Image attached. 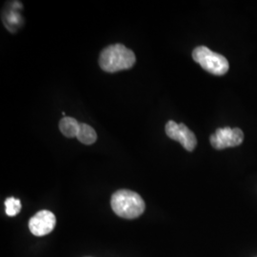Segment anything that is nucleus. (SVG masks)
<instances>
[{"label": "nucleus", "instance_id": "obj_5", "mask_svg": "<svg viewBox=\"0 0 257 257\" xmlns=\"http://www.w3.org/2000/svg\"><path fill=\"white\" fill-rule=\"evenodd\" d=\"M165 131L169 138L179 142L185 150L193 152L196 147L197 140L194 134L183 123L177 124L175 121L170 120L166 124Z\"/></svg>", "mask_w": 257, "mask_h": 257}, {"label": "nucleus", "instance_id": "obj_4", "mask_svg": "<svg viewBox=\"0 0 257 257\" xmlns=\"http://www.w3.org/2000/svg\"><path fill=\"white\" fill-rule=\"evenodd\" d=\"M244 140V134L239 128L230 127L217 128L210 138L211 146L216 150H223L226 148L236 147L242 144Z\"/></svg>", "mask_w": 257, "mask_h": 257}, {"label": "nucleus", "instance_id": "obj_7", "mask_svg": "<svg viewBox=\"0 0 257 257\" xmlns=\"http://www.w3.org/2000/svg\"><path fill=\"white\" fill-rule=\"evenodd\" d=\"M79 126L80 123L77 120L69 116H65L59 122V130L66 138H76Z\"/></svg>", "mask_w": 257, "mask_h": 257}, {"label": "nucleus", "instance_id": "obj_1", "mask_svg": "<svg viewBox=\"0 0 257 257\" xmlns=\"http://www.w3.org/2000/svg\"><path fill=\"white\" fill-rule=\"evenodd\" d=\"M136 63V55L122 44H114L102 50L99 56L100 68L106 73H117L131 69Z\"/></svg>", "mask_w": 257, "mask_h": 257}, {"label": "nucleus", "instance_id": "obj_6", "mask_svg": "<svg viewBox=\"0 0 257 257\" xmlns=\"http://www.w3.org/2000/svg\"><path fill=\"white\" fill-rule=\"evenodd\" d=\"M56 224L55 215L52 211L42 210L38 211L29 221V229L36 236H44L52 232Z\"/></svg>", "mask_w": 257, "mask_h": 257}, {"label": "nucleus", "instance_id": "obj_9", "mask_svg": "<svg viewBox=\"0 0 257 257\" xmlns=\"http://www.w3.org/2000/svg\"><path fill=\"white\" fill-rule=\"evenodd\" d=\"M20 21H21L20 14L15 10L8 11L5 14V16H3V23L11 32H16V30L20 26Z\"/></svg>", "mask_w": 257, "mask_h": 257}, {"label": "nucleus", "instance_id": "obj_8", "mask_svg": "<svg viewBox=\"0 0 257 257\" xmlns=\"http://www.w3.org/2000/svg\"><path fill=\"white\" fill-rule=\"evenodd\" d=\"M76 138L78 139V141H80L85 145H91L96 141L97 135H96L95 131L90 125L85 124V123H80Z\"/></svg>", "mask_w": 257, "mask_h": 257}, {"label": "nucleus", "instance_id": "obj_2", "mask_svg": "<svg viewBox=\"0 0 257 257\" xmlns=\"http://www.w3.org/2000/svg\"><path fill=\"white\" fill-rule=\"evenodd\" d=\"M110 205L115 214L126 219L138 218L145 211V202L142 197L128 190H119L113 193Z\"/></svg>", "mask_w": 257, "mask_h": 257}, {"label": "nucleus", "instance_id": "obj_10", "mask_svg": "<svg viewBox=\"0 0 257 257\" xmlns=\"http://www.w3.org/2000/svg\"><path fill=\"white\" fill-rule=\"evenodd\" d=\"M5 208H6V214L9 216H16L18 215L21 210V203L19 199L15 197H9L5 200Z\"/></svg>", "mask_w": 257, "mask_h": 257}, {"label": "nucleus", "instance_id": "obj_3", "mask_svg": "<svg viewBox=\"0 0 257 257\" xmlns=\"http://www.w3.org/2000/svg\"><path fill=\"white\" fill-rule=\"evenodd\" d=\"M193 58L205 71L214 75L227 74L230 68L229 61L225 56L212 52L207 47L195 48L193 52Z\"/></svg>", "mask_w": 257, "mask_h": 257}]
</instances>
